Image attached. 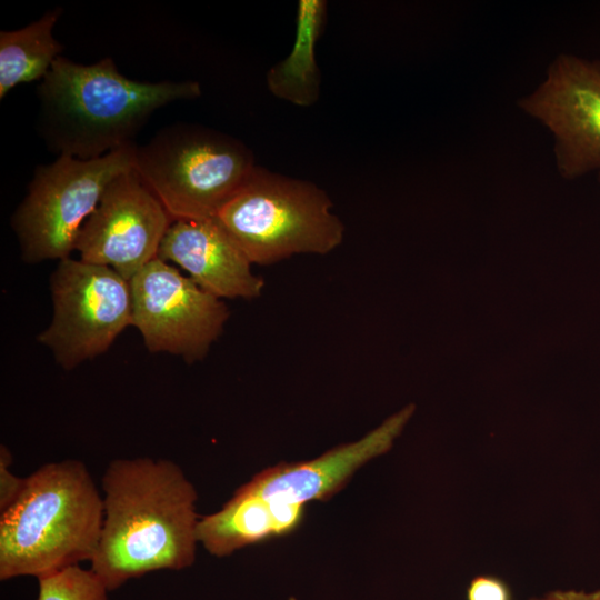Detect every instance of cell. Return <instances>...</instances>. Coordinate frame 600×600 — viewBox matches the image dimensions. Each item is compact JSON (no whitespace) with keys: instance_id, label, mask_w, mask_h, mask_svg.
<instances>
[{"instance_id":"277c9868","label":"cell","mask_w":600,"mask_h":600,"mask_svg":"<svg viewBox=\"0 0 600 600\" xmlns=\"http://www.w3.org/2000/svg\"><path fill=\"white\" fill-rule=\"evenodd\" d=\"M252 264L294 254H327L344 226L317 184L256 167L214 216Z\"/></svg>"},{"instance_id":"ac0fdd59","label":"cell","mask_w":600,"mask_h":600,"mask_svg":"<svg viewBox=\"0 0 600 600\" xmlns=\"http://www.w3.org/2000/svg\"><path fill=\"white\" fill-rule=\"evenodd\" d=\"M530 600H600V589L591 592L556 590L544 594L541 598H531Z\"/></svg>"},{"instance_id":"e0dca14e","label":"cell","mask_w":600,"mask_h":600,"mask_svg":"<svg viewBox=\"0 0 600 600\" xmlns=\"http://www.w3.org/2000/svg\"><path fill=\"white\" fill-rule=\"evenodd\" d=\"M12 454L10 450L0 447V512L8 509L21 494L26 478H20L10 471Z\"/></svg>"},{"instance_id":"7c38bea8","label":"cell","mask_w":600,"mask_h":600,"mask_svg":"<svg viewBox=\"0 0 600 600\" xmlns=\"http://www.w3.org/2000/svg\"><path fill=\"white\" fill-rule=\"evenodd\" d=\"M158 257L178 264L199 287L220 299H254L264 287L216 218L173 220Z\"/></svg>"},{"instance_id":"7a4b0ae2","label":"cell","mask_w":600,"mask_h":600,"mask_svg":"<svg viewBox=\"0 0 600 600\" xmlns=\"http://www.w3.org/2000/svg\"><path fill=\"white\" fill-rule=\"evenodd\" d=\"M200 94L192 80L129 79L110 57L82 64L60 56L37 89L38 129L58 156L94 159L133 143L158 109Z\"/></svg>"},{"instance_id":"8992f818","label":"cell","mask_w":600,"mask_h":600,"mask_svg":"<svg viewBox=\"0 0 600 600\" xmlns=\"http://www.w3.org/2000/svg\"><path fill=\"white\" fill-rule=\"evenodd\" d=\"M134 149L131 143L88 160L58 156L36 168L27 194L11 218L24 262L70 257L80 228L107 187L133 169Z\"/></svg>"},{"instance_id":"2e32d148","label":"cell","mask_w":600,"mask_h":600,"mask_svg":"<svg viewBox=\"0 0 600 600\" xmlns=\"http://www.w3.org/2000/svg\"><path fill=\"white\" fill-rule=\"evenodd\" d=\"M37 600H107V587L91 570L69 566L38 577Z\"/></svg>"},{"instance_id":"9a60e30c","label":"cell","mask_w":600,"mask_h":600,"mask_svg":"<svg viewBox=\"0 0 600 600\" xmlns=\"http://www.w3.org/2000/svg\"><path fill=\"white\" fill-rule=\"evenodd\" d=\"M61 13L56 7L20 29L0 32V99L18 84L47 76L62 52L53 36Z\"/></svg>"},{"instance_id":"ba28073f","label":"cell","mask_w":600,"mask_h":600,"mask_svg":"<svg viewBox=\"0 0 600 600\" xmlns=\"http://www.w3.org/2000/svg\"><path fill=\"white\" fill-rule=\"evenodd\" d=\"M132 326L150 352L201 361L229 319L224 301L159 257L130 279Z\"/></svg>"},{"instance_id":"3957f363","label":"cell","mask_w":600,"mask_h":600,"mask_svg":"<svg viewBox=\"0 0 600 600\" xmlns=\"http://www.w3.org/2000/svg\"><path fill=\"white\" fill-rule=\"evenodd\" d=\"M103 523V500L79 460L49 462L30 476L0 512V579L46 573L91 561Z\"/></svg>"},{"instance_id":"9c48e42d","label":"cell","mask_w":600,"mask_h":600,"mask_svg":"<svg viewBox=\"0 0 600 600\" xmlns=\"http://www.w3.org/2000/svg\"><path fill=\"white\" fill-rule=\"evenodd\" d=\"M554 136L559 173L600 172V61L561 54L544 81L519 102Z\"/></svg>"},{"instance_id":"52a82bcc","label":"cell","mask_w":600,"mask_h":600,"mask_svg":"<svg viewBox=\"0 0 600 600\" xmlns=\"http://www.w3.org/2000/svg\"><path fill=\"white\" fill-rule=\"evenodd\" d=\"M50 290L53 317L38 341L66 370L104 353L132 326L130 281L107 266L59 260Z\"/></svg>"},{"instance_id":"6da1fadb","label":"cell","mask_w":600,"mask_h":600,"mask_svg":"<svg viewBox=\"0 0 600 600\" xmlns=\"http://www.w3.org/2000/svg\"><path fill=\"white\" fill-rule=\"evenodd\" d=\"M103 523L90 569L108 590L194 562L197 491L171 460L117 459L102 476Z\"/></svg>"},{"instance_id":"30bf717a","label":"cell","mask_w":600,"mask_h":600,"mask_svg":"<svg viewBox=\"0 0 600 600\" xmlns=\"http://www.w3.org/2000/svg\"><path fill=\"white\" fill-rule=\"evenodd\" d=\"M172 217L134 169L107 187L96 210L79 230L80 260L107 266L130 279L158 257Z\"/></svg>"},{"instance_id":"d6986e66","label":"cell","mask_w":600,"mask_h":600,"mask_svg":"<svg viewBox=\"0 0 600 600\" xmlns=\"http://www.w3.org/2000/svg\"><path fill=\"white\" fill-rule=\"evenodd\" d=\"M599 181H600V172H599Z\"/></svg>"},{"instance_id":"5bb4252c","label":"cell","mask_w":600,"mask_h":600,"mask_svg":"<svg viewBox=\"0 0 600 600\" xmlns=\"http://www.w3.org/2000/svg\"><path fill=\"white\" fill-rule=\"evenodd\" d=\"M327 2L300 0L297 8L296 34L290 53L267 73L269 91L298 107L314 104L320 94V71L316 46L324 28Z\"/></svg>"},{"instance_id":"5b68a950","label":"cell","mask_w":600,"mask_h":600,"mask_svg":"<svg viewBox=\"0 0 600 600\" xmlns=\"http://www.w3.org/2000/svg\"><path fill=\"white\" fill-rule=\"evenodd\" d=\"M257 166L240 140L176 123L134 149L133 169L173 220L214 218Z\"/></svg>"},{"instance_id":"8fae6325","label":"cell","mask_w":600,"mask_h":600,"mask_svg":"<svg viewBox=\"0 0 600 600\" xmlns=\"http://www.w3.org/2000/svg\"><path fill=\"white\" fill-rule=\"evenodd\" d=\"M414 410V404H408L354 442L340 444L313 460L278 463L260 471L246 484L274 503L306 506L327 500L361 466L391 449Z\"/></svg>"},{"instance_id":"4fadbf2b","label":"cell","mask_w":600,"mask_h":600,"mask_svg":"<svg viewBox=\"0 0 600 600\" xmlns=\"http://www.w3.org/2000/svg\"><path fill=\"white\" fill-rule=\"evenodd\" d=\"M304 507L270 502L244 483L219 511L200 517L198 542L209 553L226 557L243 547L292 533L302 523Z\"/></svg>"}]
</instances>
